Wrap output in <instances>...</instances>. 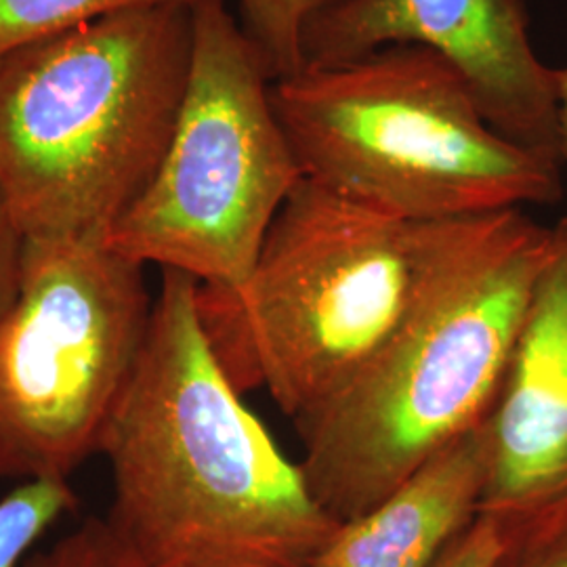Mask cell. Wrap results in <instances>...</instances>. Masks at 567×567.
Listing matches in <instances>:
<instances>
[{
  "mask_svg": "<svg viewBox=\"0 0 567 567\" xmlns=\"http://www.w3.org/2000/svg\"><path fill=\"white\" fill-rule=\"evenodd\" d=\"M107 524L145 567H311L337 524L246 408L198 280L163 269L142 360L103 435Z\"/></svg>",
  "mask_w": 567,
  "mask_h": 567,
  "instance_id": "obj_1",
  "label": "cell"
},
{
  "mask_svg": "<svg viewBox=\"0 0 567 567\" xmlns=\"http://www.w3.org/2000/svg\"><path fill=\"white\" fill-rule=\"evenodd\" d=\"M555 244V227L522 208L456 219L446 261L398 334L334 400L295 423L307 484L337 524L377 507L486 423Z\"/></svg>",
  "mask_w": 567,
  "mask_h": 567,
  "instance_id": "obj_2",
  "label": "cell"
},
{
  "mask_svg": "<svg viewBox=\"0 0 567 567\" xmlns=\"http://www.w3.org/2000/svg\"><path fill=\"white\" fill-rule=\"evenodd\" d=\"M192 7H140L0 58V187L25 240H107L163 163Z\"/></svg>",
  "mask_w": 567,
  "mask_h": 567,
  "instance_id": "obj_3",
  "label": "cell"
},
{
  "mask_svg": "<svg viewBox=\"0 0 567 567\" xmlns=\"http://www.w3.org/2000/svg\"><path fill=\"white\" fill-rule=\"evenodd\" d=\"M454 224L402 221L303 177L243 288L198 284L204 330L231 383L267 389L295 423L324 408L425 299Z\"/></svg>",
  "mask_w": 567,
  "mask_h": 567,
  "instance_id": "obj_4",
  "label": "cell"
},
{
  "mask_svg": "<svg viewBox=\"0 0 567 567\" xmlns=\"http://www.w3.org/2000/svg\"><path fill=\"white\" fill-rule=\"evenodd\" d=\"M271 105L305 179L410 224L550 206L564 163L508 142L465 79L421 44L303 65Z\"/></svg>",
  "mask_w": 567,
  "mask_h": 567,
  "instance_id": "obj_5",
  "label": "cell"
},
{
  "mask_svg": "<svg viewBox=\"0 0 567 567\" xmlns=\"http://www.w3.org/2000/svg\"><path fill=\"white\" fill-rule=\"evenodd\" d=\"M192 18V70L173 137L107 244L143 267L236 292L303 171L271 105L274 79L243 23L225 0H200Z\"/></svg>",
  "mask_w": 567,
  "mask_h": 567,
  "instance_id": "obj_6",
  "label": "cell"
},
{
  "mask_svg": "<svg viewBox=\"0 0 567 567\" xmlns=\"http://www.w3.org/2000/svg\"><path fill=\"white\" fill-rule=\"evenodd\" d=\"M154 299L107 240H25L0 320V480H70L142 360Z\"/></svg>",
  "mask_w": 567,
  "mask_h": 567,
  "instance_id": "obj_7",
  "label": "cell"
},
{
  "mask_svg": "<svg viewBox=\"0 0 567 567\" xmlns=\"http://www.w3.org/2000/svg\"><path fill=\"white\" fill-rule=\"evenodd\" d=\"M421 44L465 79L489 126L561 161L559 70L538 60L526 0H341L305 25L303 65Z\"/></svg>",
  "mask_w": 567,
  "mask_h": 567,
  "instance_id": "obj_8",
  "label": "cell"
},
{
  "mask_svg": "<svg viewBox=\"0 0 567 567\" xmlns=\"http://www.w3.org/2000/svg\"><path fill=\"white\" fill-rule=\"evenodd\" d=\"M555 240L486 421L482 513L503 524L567 503V227Z\"/></svg>",
  "mask_w": 567,
  "mask_h": 567,
  "instance_id": "obj_9",
  "label": "cell"
},
{
  "mask_svg": "<svg viewBox=\"0 0 567 567\" xmlns=\"http://www.w3.org/2000/svg\"><path fill=\"white\" fill-rule=\"evenodd\" d=\"M486 423L405 477L364 515L341 524L311 567H433L482 513Z\"/></svg>",
  "mask_w": 567,
  "mask_h": 567,
  "instance_id": "obj_10",
  "label": "cell"
},
{
  "mask_svg": "<svg viewBox=\"0 0 567 567\" xmlns=\"http://www.w3.org/2000/svg\"><path fill=\"white\" fill-rule=\"evenodd\" d=\"M200 0H0V58L105 16L140 7H194Z\"/></svg>",
  "mask_w": 567,
  "mask_h": 567,
  "instance_id": "obj_11",
  "label": "cell"
},
{
  "mask_svg": "<svg viewBox=\"0 0 567 567\" xmlns=\"http://www.w3.org/2000/svg\"><path fill=\"white\" fill-rule=\"evenodd\" d=\"M70 480H28L0 498V567H23L32 547L76 511Z\"/></svg>",
  "mask_w": 567,
  "mask_h": 567,
  "instance_id": "obj_12",
  "label": "cell"
},
{
  "mask_svg": "<svg viewBox=\"0 0 567 567\" xmlns=\"http://www.w3.org/2000/svg\"><path fill=\"white\" fill-rule=\"evenodd\" d=\"M244 32L261 51L274 81L303 68L301 37L318 13L341 0H238Z\"/></svg>",
  "mask_w": 567,
  "mask_h": 567,
  "instance_id": "obj_13",
  "label": "cell"
},
{
  "mask_svg": "<svg viewBox=\"0 0 567 567\" xmlns=\"http://www.w3.org/2000/svg\"><path fill=\"white\" fill-rule=\"evenodd\" d=\"M23 567H145V564L105 517H91L53 547L28 557Z\"/></svg>",
  "mask_w": 567,
  "mask_h": 567,
  "instance_id": "obj_14",
  "label": "cell"
},
{
  "mask_svg": "<svg viewBox=\"0 0 567 567\" xmlns=\"http://www.w3.org/2000/svg\"><path fill=\"white\" fill-rule=\"evenodd\" d=\"M494 567H567V503L505 524Z\"/></svg>",
  "mask_w": 567,
  "mask_h": 567,
  "instance_id": "obj_15",
  "label": "cell"
},
{
  "mask_svg": "<svg viewBox=\"0 0 567 567\" xmlns=\"http://www.w3.org/2000/svg\"><path fill=\"white\" fill-rule=\"evenodd\" d=\"M503 545L505 524L494 515L480 513L433 567H494Z\"/></svg>",
  "mask_w": 567,
  "mask_h": 567,
  "instance_id": "obj_16",
  "label": "cell"
},
{
  "mask_svg": "<svg viewBox=\"0 0 567 567\" xmlns=\"http://www.w3.org/2000/svg\"><path fill=\"white\" fill-rule=\"evenodd\" d=\"M25 238L0 187V320L18 297Z\"/></svg>",
  "mask_w": 567,
  "mask_h": 567,
  "instance_id": "obj_17",
  "label": "cell"
},
{
  "mask_svg": "<svg viewBox=\"0 0 567 567\" xmlns=\"http://www.w3.org/2000/svg\"><path fill=\"white\" fill-rule=\"evenodd\" d=\"M559 126H561V163L567 166V68L559 70ZM559 224L567 227V213Z\"/></svg>",
  "mask_w": 567,
  "mask_h": 567,
  "instance_id": "obj_18",
  "label": "cell"
}]
</instances>
